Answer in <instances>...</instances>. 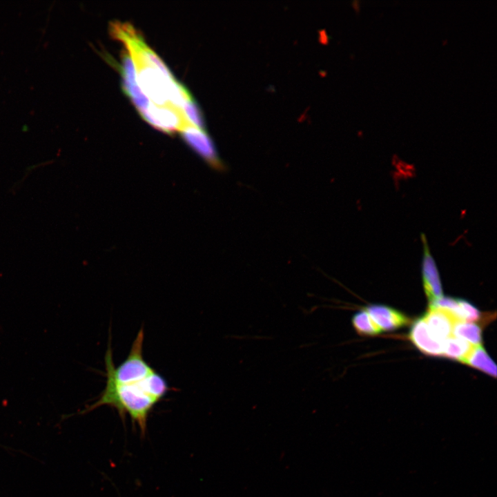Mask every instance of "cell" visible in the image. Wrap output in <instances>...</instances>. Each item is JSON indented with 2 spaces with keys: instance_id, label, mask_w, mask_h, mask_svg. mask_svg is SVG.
I'll list each match as a JSON object with an SVG mask.
<instances>
[{
  "instance_id": "1",
  "label": "cell",
  "mask_w": 497,
  "mask_h": 497,
  "mask_svg": "<svg viewBox=\"0 0 497 497\" xmlns=\"http://www.w3.org/2000/svg\"><path fill=\"white\" fill-rule=\"evenodd\" d=\"M144 328L133 342L127 358L115 367L111 344L105 355L106 382L97 400L79 414H86L106 405L114 408L124 421L127 416L144 436L149 414L170 390L165 378L147 362L143 355Z\"/></svg>"
},
{
  "instance_id": "2",
  "label": "cell",
  "mask_w": 497,
  "mask_h": 497,
  "mask_svg": "<svg viewBox=\"0 0 497 497\" xmlns=\"http://www.w3.org/2000/svg\"><path fill=\"white\" fill-rule=\"evenodd\" d=\"M126 46L135 68L136 81L150 102L157 106L171 107L182 112L191 95L174 78L157 55L139 34L127 37Z\"/></svg>"
},
{
  "instance_id": "3",
  "label": "cell",
  "mask_w": 497,
  "mask_h": 497,
  "mask_svg": "<svg viewBox=\"0 0 497 497\" xmlns=\"http://www.w3.org/2000/svg\"><path fill=\"white\" fill-rule=\"evenodd\" d=\"M180 133L188 146L211 167L219 170L224 168L213 140L204 130L189 124L185 126Z\"/></svg>"
},
{
  "instance_id": "4",
  "label": "cell",
  "mask_w": 497,
  "mask_h": 497,
  "mask_svg": "<svg viewBox=\"0 0 497 497\" xmlns=\"http://www.w3.org/2000/svg\"><path fill=\"white\" fill-rule=\"evenodd\" d=\"M421 240L423 246L421 263L422 284L425 295L431 303L443 296L442 287L436 263L423 233L421 234Z\"/></svg>"
},
{
  "instance_id": "5",
  "label": "cell",
  "mask_w": 497,
  "mask_h": 497,
  "mask_svg": "<svg viewBox=\"0 0 497 497\" xmlns=\"http://www.w3.org/2000/svg\"><path fill=\"white\" fill-rule=\"evenodd\" d=\"M120 72L124 91L131 99L139 113H142L151 103L142 92L137 85L135 65L128 52L122 53Z\"/></svg>"
},
{
  "instance_id": "6",
  "label": "cell",
  "mask_w": 497,
  "mask_h": 497,
  "mask_svg": "<svg viewBox=\"0 0 497 497\" xmlns=\"http://www.w3.org/2000/svg\"><path fill=\"white\" fill-rule=\"evenodd\" d=\"M422 318L431 336L442 343L453 335L454 324L460 320L449 311L441 308H429Z\"/></svg>"
},
{
  "instance_id": "7",
  "label": "cell",
  "mask_w": 497,
  "mask_h": 497,
  "mask_svg": "<svg viewBox=\"0 0 497 497\" xmlns=\"http://www.w3.org/2000/svg\"><path fill=\"white\" fill-rule=\"evenodd\" d=\"M364 309L382 331H393L409 323V319L406 315L386 305L372 304Z\"/></svg>"
},
{
  "instance_id": "8",
  "label": "cell",
  "mask_w": 497,
  "mask_h": 497,
  "mask_svg": "<svg viewBox=\"0 0 497 497\" xmlns=\"http://www.w3.org/2000/svg\"><path fill=\"white\" fill-rule=\"evenodd\" d=\"M409 338L423 353L432 356H442V343L435 340L431 336L422 318L413 322Z\"/></svg>"
},
{
  "instance_id": "9",
  "label": "cell",
  "mask_w": 497,
  "mask_h": 497,
  "mask_svg": "<svg viewBox=\"0 0 497 497\" xmlns=\"http://www.w3.org/2000/svg\"><path fill=\"white\" fill-rule=\"evenodd\" d=\"M463 363L480 370L489 376L494 378L496 376V364L481 344L474 347L472 351Z\"/></svg>"
},
{
  "instance_id": "10",
  "label": "cell",
  "mask_w": 497,
  "mask_h": 497,
  "mask_svg": "<svg viewBox=\"0 0 497 497\" xmlns=\"http://www.w3.org/2000/svg\"><path fill=\"white\" fill-rule=\"evenodd\" d=\"M474 346L462 339L452 335L442 342V356L463 363Z\"/></svg>"
},
{
  "instance_id": "11",
  "label": "cell",
  "mask_w": 497,
  "mask_h": 497,
  "mask_svg": "<svg viewBox=\"0 0 497 497\" xmlns=\"http://www.w3.org/2000/svg\"><path fill=\"white\" fill-rule=\"evenodd\" d=\"M453 335L473 345H479L482 342L481 329L473 322L457 321L454 327Z\"/></svg>"
},
{
  "instance_id": "12",
  "label": "cell",
  "mask_w": 497,
  "mask_h": 497,
  "mask_svg": "<svg viewBox=\"0 0 497 497\" xmlns=\"http://www.w3.org/2000/svg\"><path fill=\"white\" fill-rule=\"evenodd\" d=\"M351 322L355 331L360 335H376L382 331L364 309L353 315Z\"/></svg>"
},
{
  "instance_id": "13",
  "label": "cell",
  "mask_w": 497,
  "mask_h": 497,
  "mask_svg": "<svg viewBox=\"0 0 497 497\" xmlns=\"http://www.w3.org/2000/svg\"><path fill=\"white\" fill-rule=\"evenodd\" d=\"M461 321L474 322L481 318V313L469 302L455 298L449 311Z\"/></svg>"
}]
</instances>
